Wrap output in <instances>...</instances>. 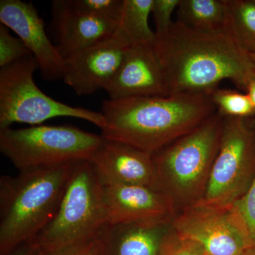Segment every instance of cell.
I'll return each instance as SVG.
<instances>
[{
    "label": "cell",
    "instance_id": "cell-1",
    "mask_svg": "<svg viewBox=\"0 0 255 255\" xmlns=\"http://www.w3.org/2000/svg\"><path fill=\"white\" fill-rule=\"evenodd\" d=\"M154 49L170 95L211 94L225 80L246 92L255 75L251 55L227 33H201L176 21Z\"/></svg>",
    "mask_w": 255,
    "mask_h": 255
},
{
    "label": "cell",
    "instance_id": "cell-2",
    "mask_svg": "<svg viewBox=\"0 0 255 255\" xmlns=\"http://www.w3.org/2000/svg\"><path fill=\"white\" fill-rule=\"evenodd\" d=\"M216 112L210 94L109 99L102 104V136L152 155Z\"/></svg>",
    "mask_w": 255,
    "mask_h": 255
},
{
    "label": "cell",
    "instance_id": "cell-3",
    "mask_svg": "<svg viewBox=\"0 0 255 255\" xmlns=\"http://www.w3.org/2000/svg\"><path fill=\"white\" fill-rule=\"evenodd\" d=\"M74 163L0 177V255L31 243L53 219Z\"/></svg>",
    "mask_w": 255,
    "mask_h": 255
},
{
    "label": "cell",
    "instance_id": "cell-4",
    "mask_svg": "<svg viewBox=\"0 0 255 255\" xmlns=\"http://www.w3.org/2000/svg\"><path fill=\"white\" fill-rule=\"evenodd\" d=\"M107 223L104 185L88 160L75 162L53 219L33 241L48 253L90 244Z\"/></svg>",
    "mask_w": 255,
    "mask_h": 255
},
{
    "label": "cell",
    "instance_id": "cell-5",
    "mask_svg": "<svg viewBox=\"0 0 255 255\" xmlns=\"http://www.w3.org/2000/svg\"><path fill=\"white\" fill-rule=\"evenodd\" d=\"M224 117L216 112L194 130L152 155L161 191L172 199L174 196L190 201L205 190L219 152Z\"/></svg>",
    "mask_w": 255,
    "mask_h": 255
},
{
    "label": "cell",
    "instance_id": "cell-6",
    "mask_svg": "<svg viewBox=\"0 0 255 255\" xmlns=\"http://www.w3.org/2000/svg\"><path fill=\"white\" fill-rule=\"evenodd\" d=\"M104 137L73 126L0 130V152L18 171L89 160Z\"/></svg>",
    "mask_w": 255,
    "mask_h": 255
},
{
    "label": "cell",
    "instance_id": "cell-7",
    "mask_svg": "<svg viewBox=\"0 0 255 255\" xmlns=\"http://www.w3.org/2000/svg\"><path fill=\"white\" fill-rule=\"evenodd\" d=\"M38 68L32 55L1 68L0 130L14 123L41 125L57 117L82 119L104 128L105 119L102 112L66 105L43 93L33 80Z\"/></svg>",
    "mask_w": 255,
    "mask_h": 255
},
{
    "label": "cell",
    "instance_id": "cell-8",
    "mask_svg": "<svg viewBox=\"0 0 255 255\" xmlns=\"http://www.w3.org/2000/svg\"><path fill=\"white\" fill-rule=\"evenodd\" d=\"M254 118H224L219 152L204 194L194 204L226 207L246 193L249 173L255 168Z\"/></svg>",
    "mask_w": 255,
    "mask_h": 255
},
{
    "label": "cell",
    "instance_id": "cell-9",
    "mask_svg": "<svg viewBox=\"0 0 255 255\" xmlns=\"http://www.w3.org/2000/svg\"><path fill=\"white\" fill-rule=\"evenodd\" d=\"M172 228L199 243L209 255H242L253 247L234 205L211 207L194 204L174 220Z\"/></svg>",
    "mask_w": 255,
    "mask_h": 255
},
{
    "label": "cell",
    "instance_id": "cell-10",
    "mask_svg": "<svg viewBox=\"0 0 255 255\" xmlns=\"http://www.w3.org/2000/svg\"><path fill=\"white\" fill-rule=\"evenodd\" d=\"M131 44L120 28L114 36L65 60L63 81L79 96L105 90Z\"/></svg>",
    "mask_w": 255,
    "mask_h": 255
},
{
    "label": "cell",
    "instance_id": "cell-11",
    "mask_svg": "<svg viewBox=\"0 0 255 255\" xmlns=\"http://www.w3.org/2000/svg\"><path fill=\"white\" fill-rule=\"evenodd\" d=\"M1 24L14 32L36 60L47 80L63 79L65 61L47 36L45 23L32 3L21 0L0 1Z\"/></svg>",
    "mask_w": 255,
    "mask_h": 255
},
{
    "label": "cell",
    "instance_id": "cell-12",
    "mask_svg": "<svg viewBox=\"0 0 255 255\" xmlns=\"http://www.w3.org/2000/svg\"><path fill=\"white\" fill-rule=\"evenodd\" d=\"M88 161L105 187L140 185L160 190L152 156L130 146L104 138Z\"/></svg>",
    "mask_w": 255,
    "mask_h": 255
},
{
    "label": "cell",
    "instance_id": "cell-13",
    "mask_svg": "<svg viewBox=\"0 0 255 255\" xmlns=\"http://www.w3.org/2000/svg\"><path fill=\"white\" fill-rule=\"evenodd\" d=\"M107 223L169 222L173 199L164 191L140 185L104 186Z\"/></svg>",
    "mask_w": 255,
    "mask_h": 255
},
{
    "label": "cell",
    "instance_id": "cell-14",
    "mask_svg": "<svg viewBox=\"0 0 255 255\" xmlns=\"http://www.w3.org/2000/svg\"><path fill=\"white\" fill-rule=\"evenodd\" d=\"M105 90L112 100L170 95L154 46H130Z\"/></svg>",
    "mask_w": 255,
    "mask_h": 255
},
{
    "label": "cell",
    "instance_id": "cell-15",
    "mask_svg": "<svg viewBox=\"0 0 255 255\" xmlns=\"http://www.w3.org/2000/svg\"><path fill=\"white\" fill-rule=\"evenodd\" d=\"M53 5L56 47L64 61L114 36L120 28L118 23L75 9L68 0L54 1Z\"/></svg>",
    "mask_w": 255,
    "mask_h": 255
},
{
    "label": "cell",
    "instance_id": "cell-16",
    "mask_svg": "<svg viewBox=\"0 0 255 255\" xmlns=\"http://www.w3.org/2000/svg\"><path fill=\"white\" fill-rule=\"evenodd\" d=\"M169 222L107 223L92 242L94 255H160Z\"/></svg>",
    "mask_w": 255,
    "mask_h": 255
},
{
    "label": "cell",
    "instance_id": "cell-17",
    "mask_svg": "<svg viewBox=\"0 0 255 255\" xmlns=\"http://www.w3.org/2000/svg\"><path fill=\"white\" fill-rule=\"evenodd\" d=\"M177 21L196 31L226 33V0H180L176 10Z\"/></svg>",
    "mask_w": 255,
    "mask_h": 255
},
{
    "label": "cell",
    "instance_id": "cell-18",
    "mask_svg": "<svg viewBox=\"0 0 255 255\" xmlns=\"http://www.w3.org/2000/svg\"><path fill=\"white\" fill-rule=\"evenodd\" d=\"M153 0H124L119 28L131 46H154L157 37L149 25Z\"/></svg>",
    "mask_w": 255,
    "mask_h": 255
},
{
    "label": "cell",
    "instance_id": "cell-19",
    "mask_svg": "<svg viewBox=\"0 0 255 255\" xmlns=\"http://www.w3.org/2000/svg\"><path fill=\"white\" fill-rule=\"evenodd\" d=\"M226 33L243 51L255 55V0H226Z\"/></svg>",
    "mask_w": 255,
    "mask_h": 255
},
{
    "label": "cell",
    "instance_id": "cell-20",
    "mask_svg": "<svg viewBox=\"0 0 255 255\" xmlns=\"http://www.w3.org/2000/svg\"><path fill=\"white\" fill-rule=\"evenodd\" d=\"M216 112L224 118L255 117V109L248 94L237 90L216 89L210 94Z\"/></svg>",
    "mask_w": 255,
    "mask_h": 255
},
{
    "label": "cell",
    "instance_id": "cell-21",
    "mask_svg": "<svg viewBox=\"0 0 255 255\" xmlns=\"http://www.w3.org/2000/svg\"><path fill=\"white\" fill-rule=\"evenodd\" d=\"M75 9L113 22H120L124 0H68Z\"/></svg>",
    "mask_w": 255,
    "mask_h": 255
},
{
    "label": "cell",
    "instance_id": "cell-22",
    "mask_svg": "<svg viewBox=\"0 0 255 255\" xmlns=\"http://www.w3.org/2000/svg\"><path fill=\"white\" fill-rule=\"evenodd\" d=\"M32 55L18 37L13 36L9 28L0 25V67L1 68Z\"/></svg>",
    "mask_w": 255,
    "mask_h": 255
},
{
    "label": "cell",
    "instance_id": "cell-23",
    "mask_svg": "<svg viewBox=\"0 0 255 255\" xmlns=\"http://www.w3.org/2000/svg\"><path fill=\"white\" fill-rule=\"evenodd\" d=\"M205 251L196 243L171 230L162 243L160 255H204Z\"/></svg>",
    "mask_w": 255,
    "mask_h": 255
},
{
    "label": "cell",
    "instance_id": "cell-24",
    "mask_svg": "<svg viewBox=\"0 0 255 255\" xmlns=\"http://www.w3.org/2000/svg\"><path fill=\"white\" fill-rule=\"evenodd\" d=\"M233 205L241 215L252 244L255 247V174L246 193Z\"/></svg>",
    "mask_w": 255,
    "mask_h": 255
},
{
    "label": "cell",
    "instance_id": "cell-25",
    "mask_svg": "<svg viewBox=\"0 0 255 255\" xmlns=\"http://www.w3.org/2000/svg\"><path fill=\"white\" fill-rule=\"evenodd\" d=\"M180 0H153L152 12L155 25L156 37L162 36L172 26V14L177 9Z\"/></svg>",
    "mask_w": 255,
    "mask_h": 255
},
{
    "label": "cell",
    "instance_id": "cell-26",
    "mask_svg": "<svg viewBox=\"0 0 255 255\" xmlns=\"http://www.w3.org/2000/svg\"><path fill=\"white\" fill-rule=\"evenodd\" d=\"M32 245V244H31ZM31 255H94L92 253V244L86 245V246L79 247V248H73V249L68 250V251L56 252V253H48L37 248L32 245Z\"/></svg>",
    "mask_w": 255,
    "mask_h": 255
},
{
    "label": "cell",
    "instance_id": "cell-27",
    "mask_svg": "<svg viewBox=\"0 0 255 255\" xmlns=\"http://www.w3.org/2000/svg\"><path fill=\"white\" fill-rule=\"evenodd\" d=\"M33 247L31 243H25L11 252L9 255H31Z\"/></svg>",
    "mask_w": 255,
    "mask_h": 255
},
{
    "label": "cell",
    "instance_id": "cell-28",
    "mask_svg": "<svg viewBox=\"0 0 255 255\" xmlns=\"http://www.w3.org/2000/svg\"><path fill=\"white\" fill-rule=\"evenodd\" d=\"M246 93L249 96L252 103H253L255 109V75L250 80L248 87H247Z\"/></svg>",
    "mask_w": 255,
    "mask_h": 255
},
{
    "label": "cell",
    "instance_id": "cell-29",
    "mask_svg": "<svg viewBox=\"0 0 255 255\" xmlns=\"http://www.w3.org/2000/svg\"><path fill=\"white\" fill-rule=\"evenodd\" d=\"M242 255H255V247L250 248Z\"/></svg>",
    "mask_w": 255,
    "mask_h": 255
},
{
    "label": "cell",
    "instance_id": "cell-30",
    "mask_svg": "<svg viewBox=\"0 0 255 255\" xmlns=\"http://www.w3.org/2000/svg\"><path fill=\"white\" fill-rule=\"evenodd\" d=\"M252 60H253V63L255 64V55H251Z\"/></svg>",
    "mask_w": 255,
    "mask_h": 255
},
{
    "label": "cell",
    "instance_id": "cell-31",
    "mask_svg": "<svg viewBox=\"0 0 255 255\" xmlns=\"http://www.w3.org/2000/svg\"><path fill=\"white\" fill-rule=\"evenodd\" d=\"M207 255V254H205V255Z\"/></svg>",
    "mask_w": 255,
    "mask_h": 255
}]
</instances>
